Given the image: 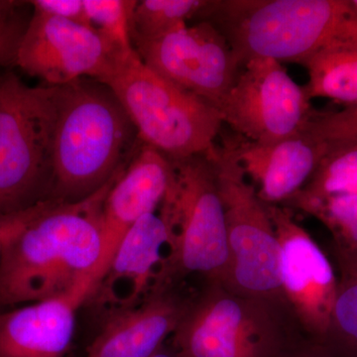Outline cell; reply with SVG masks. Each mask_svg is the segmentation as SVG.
<instances>
[{"instance_id":"1","label":"cell","mask_w":357,"mask_h":357,"mask_svg":"<svg viewBox=\"0 0 357 357\" xmlns=\"http://www.w3.org/2000/svg\"><path fill=\"white\" fill-rule=\"evenodd\" d=\"M114 181L77 203L51 201L6 244L0 256V311L77 291L89 295L102 255L103 199Z\"/></svg>"},{"instance_id":"2","label":"cell","mask_w":357,"mask_h":357,"mask_svg":"<svg viewBox=\"0 0 357 357\" xmlns=\"http://www.w3.org/2000/svg\"><path fill=\"white\" fill-rule=\"evenodd\" d=\"M138 141L109 86L91 77L57 86L50 201L74 204L100 191L128 166Z\"/></svg>"},{"instance_id":"3","label":"cell","mask_w":357,"mask_h":357,"mask_svg":"<svg viewBox=\"0 0 357 357\" xmlns=\"http://www.w3.org/2000/svg\"><path fill=\"white\" fill-rule=\"evenodd\" d=\"M98 82L112 89L143 144L172 160L215 149L220 110L150 69L134 48L121 52Z\"/></svg>"},{"instance_id":"4","label":"cell","mask_w":357,"mask_h":357,"mask_svg":"<svg viewBox=\"0 0 357 357\" xmlns=\"http://www.w3.org/2000/svg\"><path fill=\"white\" fill-rule=\"evenodd\" d=\"M56 91L0 75V218L50 201Z\"/></svg>"},{"instance_id":"5","label":"cell","mask_w":357,"mask_h":357,"mask_svg":"<svg viewBox=\"0 0 357 357\" xmlns=\"http://www.w3.org/2000/svg\"><path fill=\"white\" fill-rule=\"evenodd\" d=\"M351 11L347 0H252L211 1L204 14L223 20L241 64L260 58L302 65Z\"/></svg>"},{"instance_id":"6","label":"cell","mask_w":357,"mask_h":357,"mask_svg":"<svg viewBox=\"0 0 357 357\" xmlns=\"http://www.w3.org/2000/svg\"><path fill=\"white\" fill-rule=\"evenodd\" d=\"M171 161L160 215L172 234L174 257L187 271L217 269L229 258V241L213 161L206 154Z\"/></svg>"},{"instance_id":"7","label":"cell","mask_w":357,"mask_h":357,"mask_svg":"<svg viewBox=\"0 0 357 357\" xmlns=\"http://www.w3.org/2000/svg\"><path fill=\"white\" fill-rule=\"evenodd\" d=\"M310 102L281 63L257 58L244 63L218 110L239 137L270 144L304 130L314 112Z\"/></svg>"},{"instance_id":"8","label":"cell","mask_w":357,"mask_h":357,"mask_svg":"<svg viewBox=\"0 0 357 357\" xmlns=\"http://www.w3.org/2000/svg\"><path fill=\"white\" fill-rule=\"evenodd\" d=\"M142 62L178 88L220 109L241 62L211 21L133 44Z\"/></svg>"},{"instance_id":"9","label":"cell","mask_w":357,"mask_h":357,"mask_svg":"<svg viewBox=\"0 0 357 357\" xmlns=\"http://www.w3.org/2000/svg\"><path fill=\"white\" fill-rule=\"evenodd\" d=\"M122 51L128 50L117 48L91 26L33 11L15 66L46 86H60L82 77L100 81Z\"/></svg>"},{"instance_id":"10","label":"cell","mask_w":357,"mask_h":357,"mask_svg":"<svg viewBox=\"0 0 357 357\" xmlns=\"http://www.w3.org/2000/svg\"><path fill=\"white\" fill-rule=\"evenodd\" d=\"M168 246L174 248L173 237L164 218L155 213L141 218L121 239L84 305L102 319L139 305L156 286Z\"/></svg>"},{"instance_id":"11","label":"cell","mask_w":357,"mask_h":357,"mask_svg":"<svg viewBox=\"0 0 357 357\" xmlns=\"http://www.w3.org/2000/svg\"><path fill=\"white\" fill-rule=\"evenodd\" d=\"M172 172L171 159L141 142L128 166L110 185L100 213L102 255L93 288L109 267L117 246L128 230L141 218L155 213L162 204Z\"/></svg>"},{"instance_id":"12","label":"cell","mask_w":357,"mask_h":357,"mask_svg":"<svg viewBox=\"0 0 357 357\" xmlns=\"http://www.w3.org/2000/svg\"><path fill=\"white\" fill-rule=\"evenodd\" d=\"M86 291L0 311V357H66Z\"/></svg>"},{"instance_id":"13","label":"cell","mask_w":357,"mask_h":357,"mask_svg":"<svg viewBox=\"0 0 357 357\" xmlns=\"http://www.w3.org/2000/svg\"><path fill=\"white\" fill-rule=\"evenodd\" d=\"M237 163L259 184V198L278 202L292 196L318 168L328 147L307 131L259 144L239 137L225 143Z\"/></svg>"},{"instance_id":"14","label":"cell","mask_w":357,"mask_h":357,"mask_svg":"<svg viewBox=\"0 0 357 357\" xmlns=\"http://www.w3.org/2000/svg\"><path fill=\"white\" fill-rule=\"evenodd\" d=\"M178 310L152 293L137 306L102 319L84 357H151L177 323Z\"/></svg>"},{"instance_id":"15","label":"cell","mask_w":357,"mask_h":357,"mask_svg":"<svg viewBox=\"0 0 357 357\" xmlns=\"http://www.w3.org/2000/svg\"><path fill=\"white\" fill-rule=\"evenodd\" d=\"M234 301H218L181 331L176 351L183 357H273V349L243 333Z\"/></svg>"},{"instance_id":"16","label":"cell","mask_w":357,"mask_h":357,"mask_svg":"<svg viewBox=\"0 0 357 357\" xmlns=\"http://www.w3.org/2000/svg\"><path fill=\"white\" fill-rule=\"evenodd\" d=\"M282 284L326 324L335 306V276L323 251L310 237L294 231L282 243Z\"/></svg>"},{"instance_id":"17","label":"cell","mask_w":357,"mask_h":357,"mask_svg":"<svg viewBox=\"0 0 357 357\" xmlns=\"http://www.w3.org/2000/svg\"><path fill=\"white\" fill-rule=\"evenodd\" d=\"M309 74V98L357 103V45L331 38L302 64Z\"/></svg>"},{"instance_id":"18","label":"cell","mask_w":357,"mask_h":357,"mask_svg":"<svg viewBox=\"0 0 357 357\" xmlns=\"http://www.w3.org/2000/svg\"><path fill=\"white\" fill-rule=\"evenodd\" d=\"M206 0H142L136 1L131 16V41H149L188 26V20L204 14Z\"/></svg>"},{"instance_id":"19","label":"cell","mask_w":357,"mask_h":357,"mask_svg":"<svg viewBox=\"0 0 357 357\" xmlns=\"http://www.w3.org/2000/svg\"><path fill=\"white\" fill-rule=\"evenodd\" d=\"M314 173L307 197L357 195V150H330Z\"/></svg>"},{"instance_id":"20","label":"cell","mask_w":357,"mask_h":357,"mask_svg":"<svg viewBox=\"0 0 357 357\" xmlns=\"http://www.w3.org/2000/svg\"><path fill=\"white\" fill-rule=\"evenodd\" d=\"M133 0H84L89 23L121 50L133 48L131 16Z\"/></svg>"},{"instance_id":"21","label":"cell","mask_w":357,"mask_h":357,"mask_svg":"<svg viewBox=\"0 0 357 357\" xmlns=\"http://www.w3.org/2000/svg\"><path fill=\"white\" fill-rule=\"evenodd\" d=\"M310 135L325 143L330 150H357V103L340 112H312L304 128Z\"/></svg>"},{"instance_id":"22","label":"cell","mask_w":357,"mask_h":357,"mask_svg":"<svg viewBox=\"0 0 357 357\" xmlns=\"http://www.w3.org/2000/svg\"><path fill=\"white\" fill-rule=\"evenodd\" d=\"M305 203L345 238L357 243V195L306 196Z\"/></svg>"},{"instance_id":"23","label":"cell","mask_w":357,"mask_h":357,"mask_svg":"<svg viewBox=\"0 0 357 357\" xmlns=\"http://www.w3.org/2000/svg\"><path fill=\"white\" fill-rule=\"evenodd\" d=\"M26 3L11 0L0 9V68L15 65L18 46L29 21L21 11Z\"/></svg>"},{"instance_id":"24","label":"cell","mask_w":357,"mask_h":357,"mask_svg":"<svg viewBox=\"0 0 357 357\" xmlns=\"http://www.w3.org/2000/svg\"><path fill=\"white\" fill-rule=\"evenodd\" d=\"M333 314L344 337V345L333 356L357 357V283L352 284L337 296Z\"/></svg>"},{"instance_id":"25","label":"cell","mask_w":357,"mask_h":357,"mask_svg":"<svg viewBox=\"0 0 357 357\" xmlns=\"http://www.w3.org/2000/svg\"><path fill=\"white\" fill-rule=\"evenodd\" d=\"M28 2L35 13L91 26L84 8V0H32Z\"/></svg>"},{"instance_id":"26","label":"cell","mask_w":357,"mask_h":357,"mask_svg":"<svg viewBox=\"0 0 357 357\" xmlns=\"http://www.w3.org/2000/svg\"><path fill=\"white\" fill-rule=\"evenodd\" d=\"M51 201L43 202L28 210L0 218V256L7 243L34 220Z\"/></svg>"},{"instance_id":"27","label":"cell","mask_w":357,"mask_h":357,"mask_svg":"<svg viewBox=\"0 0 357 357\" xmlns=\"http://www.w3.org/2000/svg\"><path fill=\"white\" fill-rule=\"evenodd\" d=\"M352 11L337 26L333 38L357 45V0L351 1Z\"/></svg>"},{"instance_id":"28","label":"cell","mask_w":357,"mask_h":357,"mask_svg":"<svg viewBox=\"0 0 357 357\" xmlns=\"http://www.w3.org/2000/svg\"><path fill=\"white\" fill-rule=\"evenodd\" d=\"M151 357H183L177 351H167V349H159L158 351L155 352L153 356Z\"/></svg>"},{"instance_id":"29","label":"cell","mask_w":357,"mask_h":357,"mask_svg":"<svg viewBox=\"0 0 357 357\" xmlns=\"http://www.w3.org/2000/svg\"><path fill=\"white\" fill-rule=\"evenodd\" d=\"M305 357H337L331 354L330 351L316 352V354H312V356L307 354Z\"/></svg>"},{"instance_id":"30","label":"cell","mask_w":357,"mask_h":357,"mask_svg":"<svg viewBox=\"0 0 357 357\" xmlns=\"http://www.w3.org/2000/svg\"><path fill=\"white\" fill-rule=\"evenodd\" d=\"M9 2H10V0H0V9L8 6Z\"/></svg>"}]
</instances>
